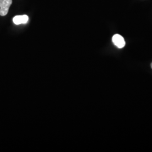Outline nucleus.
Here are the masks:
<instances>
[{"instance_id": "nucleus-1", "label": "nucleus", "mask_w": 152, "mask_h": 152, "mask_svg": "<svg viewBox=\"0 0 152 152\" xmlns=\"http://www.w3.org/2000/svg\"><path fill=\"white\" fill-rule=\"evenodd\" d=\"M12 0H0V15L5 16L12 4Z\"/></svg>"}, {"instance_id": "nucleus-2", "label": "nucleus", "mask_w": 152, "mask_h": 152, "mask_svg": "<svg viewBox=\"0 0 152 152\" xmlns=\"http://www.w3.org/2000/svg\"><path fill=\"white\" fill-rule=\"evenodd\" d=\"M112 41L115 46L118 48L122 49L126 45L125 39L124 37L118 34H115L112 37Z\"/></svg>"}, {"instance_id": "nucleus-3", "label": "nucleus", "mask_w": 152, "mask_h": 152, "mask_svg": "<svg viewBox=\"0 0 152 152\" xmlns=\"http://www.w3.org/2000/svg\"><path fill=\"white\" fill-rule=\"evenodd\" d=\"M29 20V18L27 15H17L13 18V22L16 25H19L21 24H26Z\"/></svg>"}, {"instance_id": "nucleus-4", "label": "nucleus", "mask_w": 152, "mask_h": 152, "mask_svg": "<svg viewBox=\"0 0 152 152\" xmlns=\"http://www.w3.org/2000/svg\"><path fill=\"white\" fill-rule=\"evenodd\" d=\"M151 67H152V63H151Z\"/></svg>"}]
</instances>
